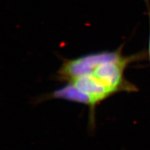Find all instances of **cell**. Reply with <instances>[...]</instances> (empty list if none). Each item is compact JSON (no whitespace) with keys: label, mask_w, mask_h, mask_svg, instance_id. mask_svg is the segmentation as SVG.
I'll return each mask as SVG.
<instances>
[{"label":"cell","mask_w":150,"mask_h":150,"mask_svg":"<svg viewBox=\"0 0 150 150\" xmlns=\"http://www.w3.org/2000/svg\"><path fill=\"white\" fill-rule=\"evenodd\" d=\"M48 99L64 100L88 106L90 111V126L94 127L95 126V109L94 108L91 100L85 93L78 90L72 83H67L64 86L56 90L53 93H51L50 95H48Z\"/></svg>","instance_id":"obj_2"},{"label":"cell","mask_w":150,"mask_h":150,"mask_svg":"<svg viewBox=\"0 0 150 150\" xmlns=\"http://www.w3.org/2000/svg\"><path fill=\"white\" fill-rule=\"evenodd\" d=\"M145 1H146V3H148V1H149V0H144Z\"/></svg>","instance_id":"obj_4"},{"label":"cell","mask_w":150,"mask_h":150,"mask_svg":"<svg viewBox=\"0 0 150 150\" xmlns=\"http://www.w3.org/2000/svg\"><path fill=\"white\" fill-rule=\"evenodd\" d=\"M148 54L150 60V30H149V45H148Z\"/></svg>","instance_id":"obj_3"},{"label":"cell","mask_w":150,"mask_h":150,"mask_svg":"<svg viewBox=\"0 0 150 150\" xmlns=\"http://www.w3.org/2000/svg\"><path fill=\"white\" fill-rule=\"evenodd\" d=\"M123 56L121 50L118 49L113 51H101L67 59L64 61L58 71V77L59 80L68 83L91 73L101 64L118 59Z\"/></svg>","instance_id":"obj_1"}]
</instances>
